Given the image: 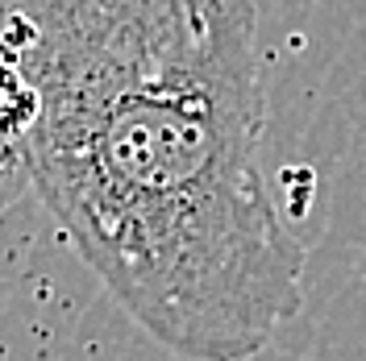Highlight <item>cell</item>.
<instances>
[{
  "label": "cell",
  "mask_w": 366,
  "mask_h": 361,
  "mask_svg": "<svg viewBox=\"0 0 366 361\" xmlns=\"http://www.w3.org/2000/svg\"><path fill=\"white\" fill-rule=\"evenodd\" d=\"M254 0L200 42L42 88L34 191L104 291L187 361H250L304 307L308 249L262 175Z\"/></svg>",
  "instance_id": "1"
},
{
  "label": "cell",
  "mask_w": 366,
  "mask_h": 361,
  "mask_svg": "<svg viewBox=\"0 0 366 361\" xmlns=\"http://www.w3.org/2000/svg\"><path fill=\"white\" fill-rule=\"evenodd\" d=\"M217 0H0V54L38 88L137 67L200 42Z\"/></svg>",
  "instance_id": "2"
},
{
  "label": "cell",
  "mask_w": 366,
  "mask_h": 361,
  "mask_svg": "<svg viewBox=\"0 0 366 361\" xmlns=\"http://www.w3.org/2000/svg\"><path fill=\"white\" fill-rule=\"evenodd\" d=\"M34 141L38 137L0 133V212L34 191Z\"/></svg>",
  "instance_id": "3"
}]
</instances>
